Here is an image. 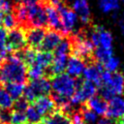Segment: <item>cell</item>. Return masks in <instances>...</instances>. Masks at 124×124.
<instances>
[{"label": "cell", "instance_id": "cb8c5ba5", "mask_svg": "<svg viewBox=\"0 0 124 124\" xmlns=\"http://www.w3.org/2000/svg\"><path fill=\"white\" fill-rule=\"evenodd\" d=\"M112 55H113L112 48H105L102 46H97L94 49V58L102 64Z\"/></svg>", "mask_w": 124, "mask_h": 124}, {"label": "cell", "instance_id": "2e32d148", "mask_svg": "<svg viewBox=\"0 0 124 124\" xmlns=\"http://www.w3.org/2000/svg\"><path fill=\"white\" fill-rule=\"evenodd\" d=\"M115 95H122L124 94V76L120 72H111V77L109 81L107 84Z\"/></svg>", "mask_w": 124, "mask_h": 124}, {"label": "cell", "instance_id": "ffe728a7", "mask_svg": "<svg viewBox=\"0 0 124 124\" xmlns=\"http://www.w3.org/2000/svg\"><path fill=\"white\" fill-rule=\"evenodd\" d=\"M3 86L8 91V93L11 95L13 100H16L23 95L25 84L18 83V82H6L3 84Z\"/></svg>", "mask_w": 124, "mask_h": 124}, {"label": "cell", "instance_id": "484cf974", "mask_svg": "<svg viewBox=\"0 0 124 124\" xmlns=\"http://www.w3.org/2000/svg\"><path fill=\"white\" fill-rule=\"evenodd\" d=\"M3 27L6 30H11L15 27H17V20L13 13V11L11 12H7L4 14V17H3Z\"/></svg>", "mask_w": 124, "mask_h": 124}, {"label": "cell", "instance_id": "4dcf8cb0", "mask_svg": "<svg viewBox=\"0 0 124 124\" xmlns=\"http://www.w3.org/2000/svg\"><path fill=\"white\" fill-rule=\"evenodd\" d=\"M8 53H9V51L6 48V46H0V65L7 59Z\"/></svg>", "mask_w": 124, "mask_h": 124}, {"label": "cell", "instance_id": "7402d4cb", "mask_svg": "<svg viewBox=\"0 0 124 124\" xmlns=\"http://www.w3.org/2000/svg\"><path fill=\"white\" fill-rule=\"evenodd\" d=\"M25 115L27 124H38L44 120V117L38 112V110L32 104H29V106L27 107L25 110Z\"/></svg>", "mask_w": 124, "mask_h": 124}, {"label": "cell", "instance_id": "603a6c76", "mask_svg": "<svg viewBox=\"0 0 124 124\" xmlns=\"http://www.w3.org/2000/svg\"><path fill=\"white\" fill-rule=\"evenodd\" d=\"M14 100L5 87L0 84V109H13Z\"/></svg>", "mask_w": 124, "mask_h": 124}, {"label": "cell", "instance_id": "74e56055", "mask_svg": "<svg viewBox=\"0 0 124 124\" xmlns=\"http://www.w3.org/2000/svg\"><path fill=\"white\" fill-rule=\"evenodd\" d=\"M0 124H1V123H0Z\"/></svg>", "mask_w": 124, "mask_h": 124}, {"label": "cell", "instance_id": "836d02e7", "mask_svg": "<svg viewBox=\"0 0 124 124\" xmlns=\"http://www.w3.org/2000/svg\"><path fill=\"white\" fill-rule=\"evenodd\" d=\"M118 24H119V27H120V31H121L122 35L124 36V19H123V18L119 19V21H118Z\"/></svg>", "mask_w": 124, "mask_h": 124}, {"label": "cell", "instance_id": "30bf717a", "mask_svg": "<svg viewBox=\"0 0 124 124\" xmlns=\"http://www.w3.org/2000/svg\"><path fill=\"white\" fill-rule=\"evenodd\" d=\"M56 10L58 11V13L60 15L61 22L63 24L65 31L67 32V34H69L70 32H72L74 26L77 23V20H78L77 14L74 12V10L72 8L68 7L66 4H63Z\"/></svg>", "mask_w": 124, "mask_h": 124}, {"label": "cell", "instance_id": "d4e9b609", "mask_svg": "<svg viewBox=\"0 0 124 124\" xmlns=\"http://www.w3.org/2000/svg\"><path fill=\"white\" fill-rule=\"evenodd\" d=\"M99 7L104 13L114 12L119 9V0H99Z\"/></svg>", "mask_w": 124, "mask_h": 124}, {"label": "cell", "instance_id": "6da1fadb", "mask_svg": "<svg viewBox=\"0 0 124 124\" xmlns=\"http://www.w3.org/2000/svg\"><path fill=\"white\" fill-rule=\"evenodd\" d=\"M27 66L13 53L0 65V84L6 82L27 83Z\"/></svg>", "mask_w": 124, "mask_h": 124}, {"label": "cell", "instance_id": "ba28073f", "mask_svg": "<svg viewBox=\"0 0 124 124\" xmlns=\"http://www.w3.org/2000/svg\"><path fill=\"white\" fill-rule=\"evenodd\" d=\"M48 28L46 27H38V26H32L25 30V36H26V42L27 46L39 50V47L44 40V37L46 33Z\"/></svg>", "mask_w": 124, "mask_h": 124}, {"label": "cell", "instance_id": "1f68e13d", "mask_svg": "<svg viewBox=\"0 0 124 124\" xmlns=\"http://www.w3.org/2000/svg\"><path fill=\"white\" fill-rule=\"evenodd\" d=\"M7 39V31L4 27L0 26V46H5Z\"/></svg>", "mask_w": 124, "mask_h": 124}, {"label": "cell", "instance_id": "9c48e42d", "mask_svg": "<svg viewBox=\"0 0 124 124\" xmlns=\"http://www.w3.org/2000/svg\"><path fill=\"white\" fill-rule=\"evenodd\" d=\"M106 116L114 121L124 116V94L116 95L108 101Z\"/></svg>", "mask_w": 124, "mask_h": 124}, {"label": "cell", "instance_id": "d6a6232c", "mask_svg": "<svg viewBox=\"0 0 124 124\" xmlns=\"http://www.w3.org/2000/svg\"><path fill=\"white\" fill-rule=\"evenodd\" d=\"M97 124H116V122H115L114 120L110 119V118L103 117V118H101V119L97 122Z\"/></svg>", "mask_w": 124, "mask_h": 124}, {"label": "cell", "instance_id": "ac0fdd59", "mask_svg": "<svg viewBox=\"0 0 124 124\" xmlns=\"http://www.w3.org/2000/svg\"><path fill=\"white\" fill-rule=\"evenodd\" d=\"M97 26L98 38H99V46L105 48H112V36L111 33L106 30L103 26Z\"/></svg>", "mask_w": 124, "mask_h": 124}, {"label": "cell", "instance_id": "d590c367", "mask_svg": "<svg viewBox=\"0 0 124 124\" xmlns=\"http://www.w3.org/2000/svg\"><path fill=\"white\" fill-rule=\"evenodd\" d=\"M115 122H116V124H124V116L120 117V118L117 119Z\"/></svg>", "mask_w": 124, "mask_h": 124}, {"label": "cell", "instance_id": "3957f363", "mask_svg": "<svg viewBox=\"0 0 124 124\" xmlns=\"http://www.w3.org/2000/svg\"><path fill=\"white\" fill-rule=\"evenodd\" d=\"M50 83L52 92L67 98H71L76 91V78L67 73L54 76L50 78Z\"/></svg>", "mask_w": 124, "mask_h": 124}, {"label": "cell", "instance_id": "e575fe53", "mask_svg": "<svg viewBox=\"0 0 124 124\" xmlns=\"http://www.w3.org/2000/svg\"><path fill=\"white\" fill-rule=\"evenodd\" d=\"M4 12H2V11H0V26H2L3 27V17H4Z\"/></svg>", "mask_w": 124, "mask_h": 124}, {"label": "cell", "instance_id": "e0dca14e", "mask_svg": "<svg viewBox=\"0 0 124 124\" xmlns=\"http://www.w3.org/2000/svg\"><path fill=\"white\" fill-rule=\"evenodd\" d=\"M45 124H71V116L63 110L56 108L53 112L44 118Z\"/></svg>", "mask_w": 124, "mask_h": 124}, {"label": "cell", "instance_id": "7c38bea8", "mask_svg": "<svg viewBox=\"0 0 124 124\" xmlns=\"http://www.w3.org/2000/svg\"><path fill=\"white\" fill-rule=\"evenodd\" d=\"M31 104L35 107V108L38 110V112L44 118L46 117L47 115H49L51 112H53L57 108L56 105H55L54 101L52 100V98L50 97V95L40 96Z\"/></svg>", "mask_w": 124, "mask_h": 124}, {"label": "cell", "instance_id": "8d00e7d4", "mask_svg": "<svg viewBox=\"0 0 124 124\" xmlns=\"http://www.w3.org/2000/svg\"><path fill=\"white\" fill-rule=\"evenodd\" d=\"M122 74H123V76H124V69H123V72H122Z\"/></svg>", "mask_w": 124, "mask_h": 124}, {"label": "cell", "instance_id": "9a60e30c", "mask_svg": "<svg viewBox=\"0 0 124 124\" xmlns=\"http://www.w3.org/2000/svg\"><path fill=\"white\" fill-rule=\"evenodd\" d=\"M108 101L103 99L100 95H94L85 102V105L92 109L97 115L106 116L108 111Z\"/></svg>", "mask_w": 124, "mask_h": 124}, {"label": "cell", "instance_id": "f546056e", "mask_svg": "<svg viewBox=\"0 0 124 124\" xmlns=\"http://www.w3.org/2000/svg\"><path fill=\"white\" fill-rule=\"evenodd\" d=\"M13 8H14V5L10 0H0V11L7 13V12L13 11Z\"/></svg>", "mask_w": 124, "mask_h": 124}, {"label": "cell", "instance_id": "52a82bcc", "mask_svg": "<svg viewBox=\"0 0 124 124\" xmlns=\"http://www.w3.org/2000/svg\"><path fill=\"white\" fill-rule=\"evenodd\" d=\"M86 67L83 70V77L85 79L92 81L97 88L102 86V73L105 70L103 64L98 62L97 60L85 65Z\"/></svg>", "mask_w": 124, "mask_h": 124}, {"label": "cell", "instance_id": "f1b7e54d", "mask_svg": "<svg viewBox=\"0 0 124 124\" xmlns=\"http://www.w3.org/2000/svg\"><path fill=\"white\" fill-rule=\"evenodd\" d=\"M29 106V102L26 101L22 96L18 99H16L14 102V106H13V109L14 110H19V111H25L27 107Z\"/></svg>", "mask_w": 124, "mask_h": 124}, {"label": "cell", "instance_id": "277c9868", "mask_svg": "<svg viewBox=\"0 0 124 124\" xmlns=\"http://www.w3.org/2000/svg\"><path fill=\"white\" fill-rule=\"evenodd\" d=\"M27 46L25 31L21 27H15L7 32L5 46L9 52H16Z\"/></svg>", "mask_w": 124, "mask_h": 124}, {"label": "cell", "instance_id": "7a4b0ae2", "mask_svg": "<svg viewBox=\"0 0 124 124\" xmlns=\"http://www.w3.org/2000/svg\"><path fill=\"white\" fill-rule=\"evenodd\" d=\"M51 93L50 79L42 77L35 79H29L24 86L22 97L29 103L34 102L38 97L44 95H49Z\"/></svg>", "mask_w": 124, "mask_h": 124}, {"label": "cell", "instance_id": "8992f818", "mask_svg": "<svg viewBox=\"0 0 124 124\" xmlns=\"http://www.w3.org/2000/svg\"><path fill=\"white\" fill-rule=\"evenodd\" d=\"M44 6H45L46 14L48 28L56 30V31L62 33L64 36H67L68 34L63 27V24L61 22V18H60V15H59L58 11L53 6H51L50 4L46 3L45 0H44Z\"/></svg>", "mask_w": 124, "mask_h": 124}, {"label": "cell", "instance_id": "5b68a950", "mask_svg": "<svg viewBox=\"0 0 124 124\" xmlns=\"http://www.w3.org/2000/svg\"><path fill=\"white\" fill-rule=\"evenodd\" d=\"M27 10V18H28V25L38 26V27H46L47 26V18L44 6V1L35 5L25 6Z\"/></svg>", "mask_w": 124, "mask_h": 124}, {"label": "cell", "instance_id": "d6986e66", "mask_svg": "<svg viewBox=\"0 0 124 124\" xmlns=\"http://www.w3.org/2000/svg\"><path fill=\"white\" fill-rule=\"evenodd\" d=\"M53 52H49V51H37L36 54V58L34 63H36L37 65H39L40 67H42L43 69L46 70L52 63L53 60Z\"/></svg>", "mask_w": 124, "mask_h": 124}, {"label": "cell", "instance_id": "83f0119b", "mask_svg": "<svg viewBox=\"0 0 124 124\" xmlns=\"http://www.w3.org/2000/svg\"><path fill=\"white\" fill-rule=\"evenodd\" d=\"M119 66V59L115 56H110L107 61L103 63V67L105 70L108 72H115Z\"/></svg>", "mask_w": 124, "mask_h": 124}, {"label": "cell", "instance_id": "8fae6325", "mask_svg": "<svg viewBox=\"0 0 124 124\" xmlns=\"http://www.w3.org/2000/svg\"><path fill=\"white\" fill-rule=\"evenodd\" d=\"M63 37H64V35L62 33L48 28L44 37V40L39 47V50L52 52L54 50V48L57 46V45L60 43V41L63 39Z\"/></svg>", "mask_w": 124, "mask_h": 124}, {"label": "cell", "instance_id": "4fadbf2b", "mask_svg": "<svg viewBox=\"0 0 124 124\" xmlns=\"http://www.w3.org/2000/svg\"><path fill=\"white\" fill-rule=\"evenodd\" d=\"M72 9L85 25L91 24V12L87 0H74Z\"/></svg>", "mask_w": 124, "mask_h": 124}, {"label": "cell", "instance_id": "44dd1931", "mask_svg": "<svg viewBox=\"0 0 124 124\" xmlns=\"http://www.w3.org/2000/svg\"><path fill=\"white\" fill-rule=\"evenodd\" d=\"M78 111L80 112L81 114V117L84 121V123H87V124H95L98 122V115L92 110L90 109L86 105L85 103L80 105L78 107Z\"/></svg>", "mask_w": 124, "mask_h": 124}, {"label": "cell", "instance_id": "4316f807", "mask_svg": "<svg viewBox=\"0 0 124 124\" xmlns=\"http://www.w3.org/2000/svg\"><path fill=\"white\" fill-rule=\"evenodd\" d=\"M11 124H27L25 111H19V110L12 109Z\"/></svg>", "mask_w": 124, "mask_h": 124}, {"label": "cell", "instance_id": "5bb4252c", "mask_svg": "<svg viewBox=\"0 0 124 124\" xmlns=\"http://www.w3.org/2000/svg\"><path fill=\"white\" fill-rule=\"evenodd\" d=\"M85 68V63L82 59L76 55H70L68 58L66 71L67 74L70 75L72 78H79L83 74V70Z\"/></svg>", "mask_w": 124, "mask_h": 124}]
</instances>
